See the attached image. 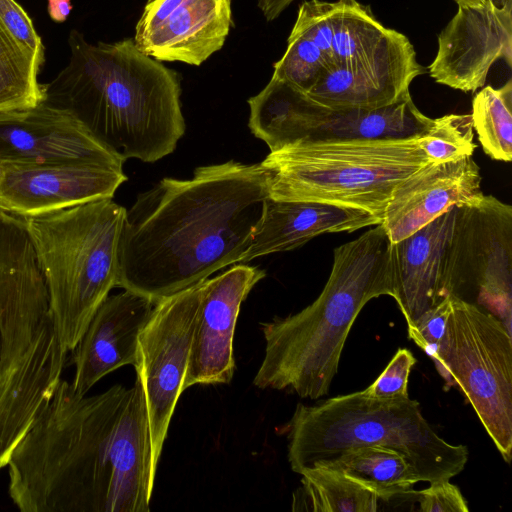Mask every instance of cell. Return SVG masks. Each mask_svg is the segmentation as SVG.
<instances>
[{"mask_svg": "<svg viewBox=\"0 0 512 512\" xmlns=\"http://www.w3.org/2000/svg\"><path fill=\"white\" fill-rule=\"evenodd\" d=\"M7 466L23 512H149L157 471L140 381L86 396L61 379Z\"/></svg>", "mask_w": 512, "mask_h": 512, "instance_id": "1", "label": "cell"}, {"mask_svg": "<svg viewBox=\"0 0 512 512\" xmlns=\"http://www.w3.org/2000/svg\"><path fill=\"white\" fill-rule=\"evenodd\" d=\"M267 198L260 163L230 160L190 179H161L126 209L117 287L159 301L240 263Z\"/></svg>", "mask_w": 512, "mask_h": 512, "instance_id": "2", "label": "cell"}, {"mask_svg": "<svg viewBox=\"0 0 512 512\" xmlns=\"http://www.w3.org/2000/svg\"><path fill=\"white\" fill-rule=\"evenodd\" d=\"M68 43L69 62L42 84L43 100L70 112L125 161L171 154L186 130L178 74L132 39L92 44L72 30Z\"/></svg>", "mask_w": 512, "mask_h": 512, "instance_id": "3", "label": "cell"}, {"mask_svg": "<svg viewBox=\"0 0 512 512\" xmlns=\"http://www.w3.org/2000/svg\"><path fill=\"white\" fill-rule=\"evenodd\" d=\"M384 295L395 299L396 285L392 242L378 224L335 248L330 276L314 302L260 323L265 354L253 384L313 400L327 395L358 314Z\"/></svg>", "mask_w": 512, "mask_h": 512, "instance_id": "4", "label": "cell"}, {"mask_svg": "<svg viewBox=\"0 0 512 512\" xmlns=\"http://www.w3.org/2000/svg\"><path fill=\"white\" fill-rule=\"evenodd\" d=\"M68 351L21 217L0 209V467L53 396Z\"/></svg>", "mask_w": 512, "mask_h": 512, "instance_id": "5", "label": "cell"}, {"mask_svg": "<svg viewBox=\"0 0 512 512\" xmlns=\"http://www.w3.org/2000/svg\"><path fill=\"white\" fill-rule=\"evenodd\" d=\"M283 432L287 458L300 474L346 450L381 445L403 453L420 482L450 480L464 469L466 446L440 437L409 397L378 398L363 390L329 398L315 405L298 403Z\"/></svg>", "mask_w": 512, "mask_h": 512, "instance_id": "6", "label": "cell"}, {"mask_svg": "<svg viewBox=\"0 0 512 512\" xmlns=\"http://www.w3.org/2000/svg\"><path fill=\"white\" fill-rule=\"evenodd\" d=\"M126 208L112 198L21 217L42 271L59 338L73 351L117 287Z\"/></svg>", "mask_w": 512, "mask_h": 512, "instance_id": "7", "label": "cell"}, {"mask_svg": "<svg viewBox=\"0 0 512 512\" xmlns=\"http://www.w3.org/2000/svg\"><path fill=\"white\" fill-rule=\"evenodd\" d=\"M430 162L415 136L298 142L271 151L260 164L271 199L355 207L382 222L396 186Z\"/></svg>", "mask_w": 512, "mask_h": 512, "instance_id": "8", "label": "cell"}, {"mask_svg": "<svg viewBox=\"0 0 512 512\" xmlns=\"http://www.w3.org/2000/svg\"><path fill=\"white\" fill-rule=\"evenodd\" d=\"M248 105L249 129L270 152L298 142L415 137L432 122L410 94L376 109H333L274 77Z\"/></svg>", "mask_w": 512, "mask_h": 512, "instance_id": "9", "label": "cell"}, {"mask_svg": "<svg viewBox=\"0 0 512 512\" xmlns=\"http://www.w3.org/2000/svg\"><path fill=\"white\" fill-rule=\"evenodd\" d=\"M453 296L494 315L512 335V206L482 193L456 207L441 278Z\"/></svg>", "mask_w": 512, "mask_h": 512, "instance_id": "10", "label": "cell"}, {"mask_svg": "<svg viewBox=\"0 0 512 512\" xmlns=\"http://www.w3.org/2000/svg\"><path fill=\"white\" fill-rule=\"evenodd\" d=\"M452 297L447 367L504 461L512 456V335L494 315Z\"/></svg>", "mask_w": 512, "mask_h": 512, "instance_id": "11", "label": "cell"}, {"mask_svg": "<svg viewBox=\"0 0 512 512\" xmlns=\"http://www.w3.org/2000/svg\"><path fill=\"white\" fill-rule=\"evenodd\" d=\"M202 284L203 280L157 301L138 338L134 368L145 395L155 471L184 391Z\"/></svg>", "mask_w": 512, "mask_h": 512, "instance_id": "12", "label": "cell"}, {"mask_svg": "<svg viewBox=\"0 0 512 512\" xmlns=\"http://www.w3.org/2000/svg\"><path fill=\"white\" fill-rule=\"evenodd\" d=\"M512 0L458 5L438 35L428 72L435 82L463 92L485 85L498 60L512 65Z\"/></svg>", "mask_w": 512, "mask_h": 512, "instance_id": "13", "label": "cell"}, {"mask_svg": "<svg viewBox=\"0 0 512 512\" xmlns=\"http://www.w3.org/2000/svg\"><path fill=\"white\" fill-rule=\"evenodd\" d=\"M0 163H92L123 169L125 160L70 112L43 100L0 112Z\"/></svg>", "mask_w": 512, "mask_h": 512, "instance_id": "14", "label": "cell"}, {"mask_svg": "<svg viewBox=\"0 0 512 512\" xmlns=\"http://www.w3.org/2000/svg\"><path fill=\"white\" fill-rule=\"evenodd\" d=\"M265 271L245 263L203 280L183 388L227 384L235 372L233 339L241 304Z\"/></svg>", "mask_w": 512, "mask_h": 512, "instance_id": "15", "label": "cell"}, {"mask_svg": "<svg viewBox=\"0 0 512 512\" xmlns=\"http://www.w3.org/2000/svg\"><path fill=\"white\" fill-rule=\"evenodd\" d=\"M127 180L123 169L92 163H0V209L37 216L112 198Z\"/></svg>", "mask_w": 512, "mask_h": 512, "instance_id": "16", "label": "cell"}, {"mask_svg": "<svg viewBox=\"0 0 512 512\" xmlns=\"http://www.w3.org/2000/svg\"><path fill=\"white\" fill-rule=\"evenodd\" d=\"M231 26V0H148L134 43L158 61L199 66L223 47Z\"/></svg>", "mask_w": 512, "mask_h": 512, "instance_id": "17", "label": "cell"}, {"mask_svg": "<svg viewBox=\"0 0 512 512\" xmlns=\"http://www.w3.org/2000/svg\"><path fill=\"white\" fill-rule=\"evenodd\" d=\"M482 193L480 168L472 156L430 162L396 186L381 225L390 241L396 243Z\"/></svg>", "mask_w": 512, "mask_h": 512, "instance_id": "18", "label": "cell"}, {"mask_svg": "<svg viewBox=\"0 0 512 512\" xmlns=\"http://www.w3.org/2000/svg\"><path fill=\"white\" fill-rule=\"evenodd\" d=\"M156 303L125 289L102 302L72 351L75 392L85 395L107 374L135 365L139 335Z\"/></svg>", "mask_w": 512, "mask_h": 512, "instance_id": "19", "label": "cell"}, {"mask_svg": "<svg viewBox=\"0 0 512 512\" xmlns=\"http://www.w3.org/2000/svg\"><path fill=\"white\" fill-rule=\"evenodd\" d=\"M425 71L410 40L401 34L368 63L331 66L306 94L333 109H376L409 95L410 84Z\"/></svg>", "mask_w": 512, "mask_h": 512, "instance_id": "20", "label": "cell"}, {"mask_svg": "<svg viewBox=\"0 0 512 512\" xmlns=\"http://www.w3.org/2000/svg\"><path fill=\"white\" fill-rule=\"evenodd\" d=\"M381 224L363 209L319 201L267 198L262 219L240 263L290 251L325 233L353 232Z\"/></svg>", "mask_w": 512, "mask_h": 512, "instance_id": "21", "label": "cell"}, {"mask_svg": "<svg viewBox=\"0 0 512 512\" xmlns=\"http://www.w3.org/2000/svg\"><path fill=\"white\" fill-rule=\"evenodd\" d=\"M455 214L453 207L392 243L395 301L407 326L446 298L441 285L442 266Z\"/></svg>", "mask_w": 512, "mask_h": 512, "instance_id": "22", "label": "cell"}, {"mask_svg": "<svg viewBox=\"0 0 512 512\" xmlns=\"http://www.w3.org/2000/svg\"><path fill=\"white\" fill-rule=\"evenodd\" d=\"M330 22L333 66L368 63L402 34L381 24L370 7L357 0L330 2Z\"/></svg>", "mask_w": 512, "mask_h": 512, "instance_id": "23", "label": "cell"}, {"mask_svg": "<svg viewBox=\"0 0 512 512\" xmlns=\"http://www.w3.org/2000/svg\"><path fill=\"white\" fill-rule=\"evenodd\" d=\"M319 464L340 470L384 501L410 495L413 486L420 482L403 453L381 445L355 447L315 465Z\"/></svg>", "mask_w": 512, "mask_h": 512, "instance_id": "24", "label": "cell"}, {"mask_svg": "<svg viewBox=\"0 0 512 512\" xmlns=\"http://www.w3.org/2000/svg\"><path fill=\"white\" fill-rule=\"evenodd\" d=\"M292 510L307 504L316 512H375L380 498L340 470L325 464L304 469Z\"/></svg>", "mask_w": 512, "mask_h": 512, "instance_id": "25", "label": "cell"}, {"mask_svg": "<svg viewBox=\"0 0 512 512\" xmlns=\"http://www.w3.org/2000/svg\"><path fill=\"white\" fill-rule=\"evenodd\" d=\"M41 64L0 23V112L43 101L42 84L37 80Z\"/></svg>", "mask_w": 512, "mask_h": 512, "instance_id": "26", "label": "cell"}, {"mask_svg": "<svg viewBox=\"0 0 512 512\" xmlns=\"http://www.w3.org/2000/svg\"><path fill=\"white\" fill-rule=\"evenodd\" d=\"M473 129L492 159L512 160V79L499 88H482L473 98Z\"/></svg>", "mask_w": 512, "mask_h": 512, "instance_id": "27", "label": "cell"}, {"mask_svg": "<svg viewBox=\"0 0 512 512\" xmlns=\"http://www.w3.org/2000/svg\"><path fill=\"white\" fill-rule=\"evenodd\" d=\"M420 147L433 162L472 156L477 145L471 114H447L435 119L418 136Z\"/></svg>", "mask_w": 512, "mask_h": 512, "instance_id": "28", "label": "cell"}, {"mask_svg": "<svg viewBox=\"0 0 512 512\" xmlns=\"http://www.w3.org/2000/svg\"><path fill=\"white\" fill-rule=\"evenodd\" d=\"M331 66L329 59L310 38L291 32L285 53L274 64L272 77L308 93Z\"/></svg>", "mask_w": 512, "mask_h": 512, "instance_id": "29", "label": "cell"}, {"mask_svg": "<svg viewBox=\"0 0 512 512\" xmlns=\"http://www.w3.org/2000/svg\"><path fill=\"white\" fill-rule=\"evenodd\" d=\"M452 297L444 298L407 326L408 338L413 340L433 361L437 372L448 388L451 379L447 367L449 348V316Z\"/></svg>", "mask_w": 512, "mask_h": 512, "instance_id": "30", "label": "cell"}, {"mask_svg": "<svg viewBox=\"0 0 512 512\" xmlns=\"http://www.w3.org/2000/svg\"><path fill=\"white\" fill-rule=\"evenodd\" d=\"M416 358L406 348H400L376 380L363 390L378 398L409 397L408 380Z\"/></svg>", "mask_w": 512, "mask_h": 512, "instance_id": "31", "label": "cell"}, {"mask_svg": "<svg viewBox=\"0 0 512 512\" xmlns=\"http://www.w3.org/2000/svg\"><path fill=\"white\" fill-rule=\"evenodd\" d=\"M0 23L24 48L43 63V45L31 19L15 0H0Z\"/></svg>", "mask_w": 512, "mask_h": 512, "instance_id": "32", "label": "cell"}, {"mask_svg": "<svg viewBox=\"0 0 512 512\" xmlns=\"http://www.w3.org/2000/svg\"><path fill=\"white\" fill-rule=\"evenodd\" d=\"M423 512H468V504L459 488L449 480L430 483L424 490L412 491Z\"/></svg>", "mask_w": 512, "mask_h": 512, "instance_id": "33", "label": "cell"}, {"mask_svg": "<svg viewBox=\"0 0 512 512\" xmlns=\"http://www.w3.org/2000/svg\"><path fill=\"white\" fill-rule=\"evenodd\" d=\"M293 0H259L258 6L268 21L276 19Z\"/></svg>", "mask_w": 512, "mask_h": 512, "instance_id": "34", "label": "cell"}, {"mask_svg": "<svg viewBox=\"0 0 512 512\" xmlns=\"http://www.w3.org/2000/svg\"><path fill=\"white\" fill-rule=\"evenodd\" d=\"M71 10L70 0H48V13L55 22H64L70 15Z\"/></svg>", "mask_w": 512, "mask_h": 512, "instance_id": "35", "label": "cell"}, {"mask_svg": "<svg viewBox=\"0 0 512 512\" xmlns=\"http://www.w3.org/2000/svg\"><path fill=\"white\" fill-rule=\"evenodd\" d=\"M458 5L474 4L481 0H454Z\"/></svg>", "mask_w": 512, "mask_h": 512, "instance_id": "36", "label": "cell"}, {"mask_svg": "<svg viewBox=\"0 0 512 512\" xmlns=\"http://www.w3.org/2000/svg\"><path fill=\"white\" fill-rule=\"evenodd\" d=\"M0 469H1V467H0Z\"/></svg>", "mask_w": 512, "mask_h": 512, "instance_id": "37", "label": "cell"}]
</instances>
